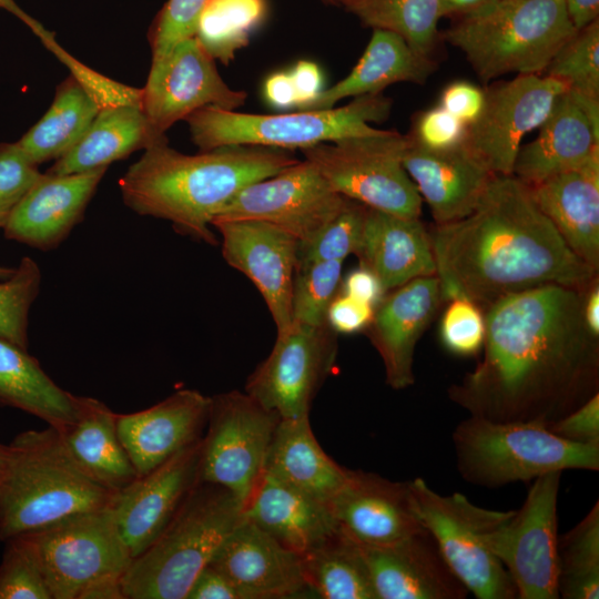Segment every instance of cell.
<instances>
[{"mask_svg":"<svg viewBox=\"0 0 599 599\" xmlns=\"http://www.w3.org/2000/svg\"><path fill=\"white\" fill-rule=\"evenodd\" d=\"M457 19L443 38L485 83L508 73L542 74L578 31L565 0H497Z\"/></svg>","mask_w":599,"mask_h":599,"instance_id":"obj_6","label":"cell"},{"mask_svg":"<svg viewBox=\"0 0 599 599\" xmlns=\"http://www.w3.org/2000/svg\"><path fill=\"white\" fill-rule=\"evenodd\" d=\"M10 457L9 445L0 444V479L3 477Z\"/></svg>","mask_w":599,"mask_h":599,"instance_id":"obj_61","label":"cell"},{"mask_svg":"<svg viewBox=\"0 0 599 599\" xmlns=\"http://www.w3.org/2000/svg\"><path fill=\"white\" fill-rule=\"evenodd\" d=\"M362 0H329V3L343 4L347 10L353 12Z\"/></svg>","mask_w":599,"mask_h":599,"instance_id":"obj_62","label":"cell"},{"mask_svg":"<svg viewBox=\"0 0 599 599\" xmlns=\"http://www.w3.org/2000/svg\"><path fill=\"white\" fill-rule=\"evenodd\" d=\"M0 406L23 410L58 432L77 419L78 396L58 386L40 363L23 349L0 338Z\"/></svg>","mask_w":599,"mask_h":599,"instance_id":"obj_36","label":"cell"},{"mask_svg":"<svg viewBox=\"0 0 599 599\" xmlns=\"http://www.w3.org/2000/svg\"><path fill=\"white\" fill-rule=\"evenodd\" d=\"M557 592L564 599L599 598V502L557 542Z\"/></svg>","mask_w":599,"mask_h":599,"instance_id":"obj_38","label":"cell"},{"mask_svg":"<svg viewBox=\"0 0 599 599\" xmlns=\"http://www.w3.org/2000/svg\"><path fill=\"white\" fill-rule=\"evenodd\" d=\"M548 428L573 443L599 445V393Z\"/></svg>","mask_w":599,"mask_h":599,"instance_id":"obj_50","label":"cell"},{"mask_svg":"<svg viewBox=\"0 0 599 599\" xmlns=\"http://www.w3.org/2000/svg\"><path fill=\"white\" fill-rule=\"evenodd\" d=\"M342 293L375 306L382 301L386 291L377 276L366 267L359 266L351 271L341 282Z\"/></svg>","mask_w":599,"mask_h":599,"instance_id":"obj_55","label":"cell"},{"mask_svg":"<svg viewBox=\"0 0 599 599\" xmlns=\"http://www.w3.org/2000/svg\"><path fill=\"white\" fill-rule=\"evenodd\" d=\"M345 200L309 161H297L273 176L244 186L212 223L264 222L304 243L342 209Z\"/></svg>","mask_w":599,"mask_h":599,"instance_id":"obj_15","label":"cell"},{"mask_svg":"<svg viewBox=\"0 0 599 599\" xmlns=\"http://www.w3.org/2000/svg\"><path fill=\"white\" fill-rule=\"evenodd\" d=\"M586 290L549 284L485 312L483 357L448 396L470 416L547 427L599 393V337L587 327Z\"/></svg>","mask_w":599,"mask_h":599,"instance_id":"obj_1","label":"cell"},{"mask_svg":"<svg viewBox=\"0 0 599 599\" xmlns=\"http://www.w3.org/2000/svg\"><path fill=\"white\" fill-rule=\"evenodd\" d=\"M226 263L258 290L277 332L292 323V293L298 240L258 221H214Z\"/></svg>","mask_w":599,"mask_h":599,"instance_id":"obj_19","label":"cell"},{"mask_svg":"<svg viewBox=\"0 0 599 599\" xmlns=\"http://www.w3.org/2000/svg\"><path fill=\"white\" fill-rule=\"evenodd\" d=\"M562 471L537 477L522 506L488 531L484 540L498 558L518 599H558L557 504Z\"/></svg>","mask_w":599,"mask_h":599,"instance_id":"obj_13","label":"cell"},{"mask_svg":"<svg viewBox=\"0 0 599 599\" xmlns=\"http://www.w3.org/2000/svg\"><path fill=\"white\" fill-rule=\"evenodd\" d=\"M467 125L440 105L418 112L407 134L429 150H448L465 143Z\"/></svg>","mask_w":599,"mask_h":599,"instance_id":"obj_49","label":"cell"},{"mask_svg":"<svg viewBox=\"0 0 599 599\" xmlns=\"http://www.w3.org/2000/svg\"><path fill=\"white\" fill-rule=\"evenodd\" d=\"M484 90L483 111L467 126L465 144L494 174L512 175L524 136L542 124L567 87L544 74H517Z\"/></svg>","mask_w":599,"mask_h":599,"instance_id":"obj_16","label":"cell"},{"mask_svg":"<svg viewBox=\"0 0 599 599\" xmlns=\"http://www.w3.org/2000/svg\"><path fill=\"white\" fill-rule=\"evenodd\" d=\"M264 98L274 109L296 108V97L290 72L271 74L264 83Z\"/></svg>","mask_w":599,"mask_h":599,"instance_id":"obj_56","label":"cell"},{"mask_svg":"<svg viewBox=\"0 0 599 599\" xmlns=\"http://www.w3.org/2000/svg\"><path fill=\"white\" fill-rule=\"evenodd\" d=\"M367 206L345 200L342 209L307 242L298 243L297 264L342 261L355 254L363 233Z\"/></svg>","mask_w":599,"mask_h":599,"instance_id":"obj_44","label":"cell"},{"mask_svg":"<svg viewBox=\"0 0 599 599\" xmlns=\"http://www.w3.org/2000/svg\"><path fill=\"white\" fill-rule=\"evenodd\" d=\"M405 141L396 131L379 130L301 151L341 195L382 212L419 217L423 200L402 162Z\"/></svg>","mask_w":599,"mask_h":599,"instance_id":"obj_10","label":"cell"},{"mask_svg":"<svg viewBox=\"0 0 599 599\" xmlns=\"http://www.w3.org/2000/svg\"><path fill=\"white\" fill-rule=\"evenodd\" d=\"M38 263L24 256L13 273L0 281V338L28 351L29 312L40 292Z\"/></svg>","mask_w":599,"mask_h":599,"instance_id":"obj_42","label":"cell"},{"mask_svg":"<svg viewBox=\"0 0 599 599\" xmlns=\"http://www.w3.org/2000/svg\"><path fill=\"white\" fill-rule=\"evenodd\" d=\"M265 14V0H207L195 37L214 60L229 64L236 51L247 45Z\"/></svg>","mask_w":599,"mask_h":599,"instance_id":"obj_40","label":"cell"},{"mask_svg":"<svg viewBox=\"0 0 599 599\" xmlns=\"http://www.w3.org/2000/svg\"><path fill=\"white\" fill-rule=\"evenodd\" d=\"M497 0H440L443 17H463L479 11Z\"/></svg>","mask_w":599,"mask_h":599,"instance_id":"obj_60","label":"cell"},{"mask_svg":"<svg viewBox=\"0 0 599 599\" xmlns=\"http://www.w3.org/2000/svg\"><path fill=\"white\" fill-rule=\"evenodd\" d=\"M358 547L377 599H465L469 595L425 528L394 544Z\"/></svg>","mask_w":599,"mask_h":599,"instance_id":"obj_23","label":"cell"},{"mask_svg":"<svg viewBox=\"0 0 599 599\" xmlns=\"http://www.w3.org/2000/svg\"><path fill=\"white\" fill-rule=\"evenodd\" d=\"M336 335L326 323L292 321L277 332L271 353L247 377L244 392L281 418L309 416L312 402L336 359Z\"/></svg>","mask_w":599,"mask_h":599,"instance_id":"obj_14","label":"cell"},{"mask_svg":"<svg viewBox=\"0 0 599 599\" xmlns=\"http://www.w3.org/2000/svg\"><path fill=\"white\" fill-rule=\"evenodd\" d=\"M298 160L286 150L235 145L189 155L162 142L148 148L121 177L128 207L171 222L180 234L215 245L212 221L244 186Z\"/></svg>","mask_w":599,"mask_h":599,"instance_id":"obj_3","label":"cell"},{"mask_svg":"<svg viewBox=\"0 0 599 599\" xmlns=\"http://www.w3.org/2000/svg\"><path fill=\"white\" fill-rule=\"evenodd\" d=\"M9 447L0 479V541L111 505L115 494L81 470L53 427L23 432Z\"/></svg>","mask_w":599,"mask_h":599,"instance_id":"obj_4","label":"cell"},{"mask_svg":"<svg viewBox=\"0 0 599 599\" xmlns=\"http://www.w3.org/2000/svg\"><path fill=\"white\" fill-rule=\"evenodd\" d=\"M122 576L108 575L89 582L78 599H125Z\"/></svg>","mask_w":599,"mask_h":599,"instance_id":"obj_57","label":"cell"},{"mask_svg":"<svg viewBox=\"0 0 599 599\" xmlns=\"http://www.w3.org/2000/svg\"><path fill=\"white\" fill-rule=\"evenodd\" d=\"M210 397L179 389L132 414H118V434L136 473L143 476L203 436Z\"/></svg>","mask_w":599,"mask_h":599,"instance_id":"obj_26","label":"cell"},{"mask_svg":"<svg viewBox=\"0 0 599 599\" xmlns=\"http://www.w3.org/2000/svg\"><path fill=\"white\" fill-rule=\"evenodd\" d=\"M528 189L570 250L599 271V150Z\"/></svg>","mask_w":599,"mask_h":599,"instance_id":"obj_28","label":"cell"},{"mask_svg":"<svg viewBox=\"0 0 599 599\" xmlns=\"http://www.w3.org/2000/svg\"><path fill=\"white\" fill-rule=\"evenodd\" d=\"M77 419L59 432L75 461L91 479L119 493L139 475L118 434L115 414L103 402L78 396Z\"/></svg>","mask_w":599,"mask_h":599,"instance_id":"obj_32","label":"cell"},{"mask_svg":"<svg viewBox=\"0 0 599 599\" xmlns=\"http://www.w3.org/2000/svg\"><path fill=\"white\" fill-rule=\"evenodd\" d=\"M542 74L561 81L573 94L599 100V20L568 39Z\"/></svg>","mask_w":599,"mask_h":599,"instance_id":"obj_41","label":"cell"},{"mask_svg":"<svg viewBox=\"0 0 599 599\" xmlns=\"http://www.w3.org/2000/svg\"><path fill=\"white\" fill-rule=\"evenodd\" d=\"M373 30L363 55L351 73L323 90L304 110L331 109L342 99L382 93L397 82L424 84L434 73L437 64L432 57L415 51L394 32Z\"/></svg>","mask_w":599,"mask_h":599,"instance_id":"obj_34","label":"cell"},{"mask_svg":"<svg viewBox=\"0 0 599 599\" xmlns=\"http://www.w3.org/2000/svg\"><path fill=\"white\" fill-rule=\"evenodd\" d=\"M569 18L577 30L598 20L599 0H565Z\"/></svg>","mask_w":599,"mask_h":599,"instance_id":"obj_58","label":"cell"},{"mask_svg":"<svg viewBox=\"0 0 599 599\" xmlns=\"http://www.w3.org/2000/svg\"><path fill=\"white\" fill-rule=\"evenodd\" d=\"M0 564V599H52L27 547L13 537Z\"/></svg>","mask_w":599,"mask_h":599,"instance_id":"obj_46","label":"cell"},{"mask_svg":"<svg viewBox=\"0 0 599 599\" xmlns=\"http://www.w3.org/2000/svg\"><path fill=\"white\" fill-rule=\"evenodd\" d=\"M342 261L297 264L292 293V321L308 325L326 323V311L338 293Z\"/></svg>","mask_w":599,"mask_h":599,"instance_id":"obj_43","label":"cell"},{"mask_svg":"<svg viewBox=\"0 0 599 599\" xmlns=\"http://www.w3.org/2000/svg\"><path fill=\"white\" fill-rule=\"evenodd\" d=\"M167 142L152 133L141 101L104 105L89 129L45 173L64 175L81 173L124 159L140 149Z\"/></svg>","mask_w":599,"mask_h":599,"instance_id":"obj_35","label":"cell"},{"mask_svg":"<svg viewBox=\"0 0 599 599\" xmlns=\"http://www.w3.org/2000/svg\"><path fill=\"white\" fill-rule=\"evenodd\" d=\"M34 559L52 599H78L92 580L123 576L133 560L110 506L16 536Z\"/></svg>","mask_w":599,"mask_h":599,"instance_id":"obj_11","label":"cell"},{"mask_svg":"<svg viewBox=\"0 0 599 599\" xmlns=\"http://www.w3.org/2000/svg\"><path fill=\"white\" fill-rule=\"evenodd\" d=\"M106 169L42 173L3 227L6 238L42 251L60 245L83 217Z\"/></svg>","mask_w":599,"mask_h":599,"instance_id":"obj_27","label":"cell"},{"mask_svg":"<svg viewBox=\"0 0 599 599\" xmlns=\"http://www.w3.org/2000/svg\"><path fill=\"white\" fill-rule=\"evenodd\" d=\"M428 232L444 302L464 297L485 311L527 290H587L598 278L514 175H495L470 214Z\"/></svg>","mask_w":599,"mask_h":599,"instance_id":"obj_2","label":"cell"},{"mask_svg":"<svg viewBox=\"0 0 599 599\" xmlns=\"http://www.w3.org/2000/svg\"><path fill=\"white\" fill-rule=\"evenodd\" d=\"M244 599L298 598L308 595L301 556L243 518L210 562Z\"/></svg>","mask_w":599,"mask_h":599,"instance_id":"obj_24","label":"cell"},{"mask_svg":"<svg viewBox=\"0 0 599 599\" xmlns=\"http://www.w3.org/2000/svg\"><path fill=\"white\" fill-rule=\"evenodd\" d=\"M207 0H169L155 17L149 41L152 60L166 54L177 42L195 35L200 13Z\"/></svg>","mask_w":599,"mask_h":599,"instance_id":"obj_48","label":"cell"},{"mask_svg":"<svg viewBox=\"0 0 599 599\" xmlns=\"http://www.w3.org/2000/svg\"><path fill=\"white\" fill-rule=\"evenodd\" d=\"M202 437L116 493L110 505L132 558L166 528L200 483Z\"/></svg>","mask_w":599,"mask_h":599,"instance_id":"obj_18","label":"cell"},{"mask_svg":"<svg viewBox=\"0 0 599 599\" xmlns=\"http://www.w3.org/2000/svg\"><path fill=\"white\" fill-rule=\"evenodd\" d=\"M244 518L298 555L338 530L327 502L263 474L244 504Z\"/></svg>","mask_w":599,"mask_h":599,"instance_id":"obj_31","label":"cell"},{"mask_svg":"<svg viewBox=\"0 0 599 599\" xmlns=\"http://www.w3.org/2000/svg\"><path fill=\"white\" fill-rule=\"evenodd\" d=\"M537 136L521 145L512 175L527 186L578 166L599 150L597 126L566 90L556 100Z\"/></svg>","mask_w":599,"mask_h":599,"instance_id":"obj_30","label":"cell"},{"mask_svg":"<svg viewBox=\"0 0 599 599\" xmlns=\"http://www.w3.org/2000/svg\"><path fill=\"white\" fill-rule=\"evenodd\" d=\"M14 271V267L13 268H10V267H6V266H1L0 265V281L1 280H6L8 278L9 276H11V274L13 273Z\"/></svg>","mask_w":599,"mask_h":599,"instance_id":"obj_63","label":"cell"},{"mask_svg":"<svg viewBox=\"0 0 599 599\" xmlns=\"http://www.w3.org/2000/svg\"><path fill=\"white\" fill-rule=\"evenodd\" d=\"M71 71L57 88L45 114L17 142L37 165L71 150L104 105L141 101L140 89L114 82L75 61Z\"/></svg>","mask_w":599,"mask_h":599,"instance_id":"obj_20","label":"cell"},{"mask_svg":"<svg viewBox=\"0 0 599 599\" xmlns=\"http://www.w3.org/2000/svg\"><path fill=\"white\" fill-rule=\"evenodd\" d=\"M300 556L309 593L323 599H377L358 545L339 531Z\"/></svg>","mask_w":599,"mask_h":599,"instance_id":"obj_37","label":"cell"},{"mask_svg":"<svg viewBox=\"0 0 599 599\" xmlns=\"http://www.w3.org/2000/svg\"><path fill=\"white\" fill-rule=\"evenodd\" d=\"M296 97V109H306L323 91V75L314 62L298 61L290 71Z\"/></svg>","mask_w":599,"mask_h":599,"instance_id":"obj_54","label":"cell"},{"mask_svg":"<svg viewBox=\"0 0 599 599\" xmlns=\"http://www.w3.org/2000/svg\"><path fill=\"white\" fill-rule=\"evenodd\" d=\"M374 314V307L338 292L326 311V324L336 334H355L365 331Z\"/></svg>","mask_w":599,"mask_h":599,"instance_id":"obj_52","label":"cell"},{"mask_svg":"<svg viewBox=\"0 0 599 599\" xmlns=\"http://www.w3.org/2000/svg\"><path fill=\"white\" fill-rule=\"evenodd\" d=\"M410 490L420 524L468 592L477 599H518L509 573L484 540L512 510L479 507L461 493L440 495L420 477L410 480Z\"/></svg>","mask_w":599,"mask_h":599,"instance_id":"obj_9","label":"cell"},{"mask_svg":"<svg viewBox=\"0 0 599 599\" xmlns=\"http://www.w3.org/2000/svg\"><path fill=\"white\" fill-rule=\"evenodd\" d=\"M582 315L588 329L599 337V283L598 278L586 290Z\"/></svg>","mask_w":599,"mask_h":599,"instance_id":"obj_59","label":"cell"},{"mask_svg":"<svg viewBox=\"0 0 599 599\" xmlns=\"http://www.w3.org/2000/svg\"><path fill=\"white\" fill-rule=\"evenodd\" d=\"M281 417L245 392L210 397L202 436L200 481L225 487L243 505L264 473V463Z\"/></svg>","mask_w":599,"mask_h":599,"instance_id":"obj_12","label":"cell"},{"mask_svg":"<svg viewBox=\"0 0 599 599\" xmlns=\"http://www.w3.org/2000/svg\"><path fill=\"white\" fill-rule=\"evenodd\" d=\"M392 100L382 93L356 97L344 106L298 110L282 114H250L204 106L187 115L192 141L202 150L251 145L282 150L377 133L369 122L385 121Z\"/></svg>","mask_w":599,"mask_h":599,"instance_id":"obj_8","label":"cell"},{"mask_svg":"<svg viewBox=\"0 0 599 599\" xmlns=\"http://www.w3.org/2000/svg\"><path fill=\"white\" fill-rule=\"evenodd\" d=\"M243 508L225 487L200 481L123 573L125 599H186L195 578L244 518Z\"/></svg>","mask_w":599,"mask_h":599,"instance_id":"obj_5","label":"cell"},{"mask_svg":"<svg viewBox=\"0 0 599 599\" xmlns=\"http://www.w3.org/2000/svg\"><path fill=\"white\" fill-rule=\"evenodd\" d=\"M460 477L486 488L530 481L568 469L599 470V445L567 440L535 422H494L476 416L451 434Z\"/></svg>","mask_w":599,"mask_h":599,"instance_id":"obj_7","label":"cell"},{"mask_svg":"<svg viewBox=\"0 0 599 599\" xmlns=\"http://www.w3.org/2000/svg\"><path fill=\"white\" fill-rule=\"evenodd\" d=\"M327 506L337 530L358 545H389L424 529L413 505L410 480L349 469Z\"/></svg>","mask_w":599,"mask_h":599,"instance_id":"obj_21","label":"cell"},{"mask_svg":"<svg viewBox=\"0 0 599 599\" xmlns=\"http://www.w3.org/2000/svg\"><path fill=\"white\" fill-rule=\"evenodd\" d=\"M485 312L475 302L458 297L448 301L439 323V338L446 351L460 357L481 353Z\"/></svg>","mask_w":599,"mask_h":599,"instance_id":"obj_45","label":"cell"},{"mask_svg":"<svg viewBox=\"0 0 599 599\" xmlns=\"http://www.w3.org/2000/svg\"><path fill=\"white\" fill-rule=\"evenodd\" d=\"M403 166L428 204L436 225L470 214L494 174L464 143L448 150H429L405 135Z\"/></svg>","mask_w":599,"mask_h":599,"instance_id":"obj_25","label":"cell"},{"mask_svg":"<svg viewBox=\"0 0 599 599\" xmlns=\"http://www.w3.org/2000/svg\"><path fill=\"white\" fill-rule=\"evenodd\" d=\"M444 300L437 275L422 276L386 292L365 333L382 358L386 384L402 390L415 382L418 341Z\"/></svg>","mask_w":599,"mask_h":599,"instance_id":"obj_22","label":"cell"},{"mask_svg":"<svg viewBox=\"0 0 599 599\" xmlns=\"http://www.w3.org/2000/svg\"><path fill=\"white\" fill-rule=\"evenodd\" d=\"M348 471L323 450L312 430L309 416L281 418L267 449L263 474L328 502L346 481Z\"/></svg>","mask_w":599,"mask_h":599,"instance_id":"obj_33","label":"cell"},{"mask_svg":"<svg viewBox=\"0 0 599 599\" xmlns=\"http://www.w3.org/2000/svg\"><path fill=\"white\" fill-rule=\"evenodd\" d=\"M186 599H244L238 589L220 570L207 565L193 581Z\"/></svg>","mask_w":599,"mask_h":599,"instance_id":"obj_53","label":"cell"},{"mask_svg":"<svg viewBox=\"0 0 599 599\" xmlns=\"http://www.w3.org/2000/svg\"><path fill=\"white\" fill-rule=\"evenodd\" d=\"M323 1L326 2V3H329V0H323Z\"/></svg>","mask_w":599,"mask_h":599,"instance_id":"obj_64","label":"cell"},{"mask_svg":"<svg viewBox=\"0 0 599 599\" xmlns=\"http://www.w3.org/2000/svg\"><path fill=\"white\" fill-rule=\"evenodd\" d=\"M247 98L231 89L219 74L214 59L196 37L177 42L166 54L152 60L141 104L155 138L177 121L204 106L236 110Z\"/></svg>","mask_w":599,"mask_h":599,"instance_id":"obj_17","label":"cell"},{"mask_svg":"<svg viewBox=\"0 0 599 599\" xmlns=\"http://www.w3.org/2000/svg\"><path fill=\"white\" fill-rule=\"evenodd\" d=\"M353 13L363 24L394 32L415 51L433 58L440 37V0H362Z\"/></svg>","mask_w":599,"mask_h":599,"instance_id":"obj_39","label":"cell"},{"mask_svg":"<svg viewBox=\"0 0 599 599\" xmlns=\"http://www.w3.org/2000/svg\"><path fill=\"white\" fill-rule=\"evenodd\" d=\"M355 255L386 292L417 277L436 275L429 232L419 217L367 207Z\"/></svg>","mask_w":599,"mask_h":599,"instance_id":"obj_29","label":"cell"},{"mask_svg":"<svg viewBox=\"0 0 599 599\" xmlns=\"http://www.w3.org/2000/svg\"><path fill=\"white\" fill-rule=\"evenodd\" d=\"M485 102V90L473 82L457 80L441 91L439 104L467 126L480 115Z\"/></svg>","mask_w":599,"mask_h":599,"instance_id":"obj_51","label":"cell"},{"mask_svg":"<svg viewBox=\"0 0 599 599\" xmlns=\"http://www.w3.org/2000/svg\"><path fill=\"white\" fill-rule=\"evenodd\" d=\"M42 173L16 143H0V229Z\"/></svg>","mask_w":599,"mask_h":599,"instance_id":"obj_47","label":"cell"}]
</instances>
